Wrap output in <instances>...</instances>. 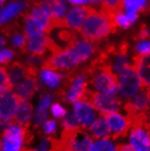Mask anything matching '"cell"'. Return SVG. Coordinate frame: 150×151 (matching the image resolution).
Masks as SVG:
<instances>
[{"label":"cell","instance_id":"obj_19","mask_svg":"<svg viewBox=\"0 0 150 151\" xmlns=\"http://www.w3.org/2000/svg\"><path fill=\"white\" fill-rule=\"evenodd\" d=\"M71 48H73L77 52L81 63L88 59L95 51V45H93L90 41L85 39H77Z\"/></svg>","mask_w":150,"mask_h":151},{"label":"cell","instance_id":"obj_26","mask_svg":"<svg viewBox=\"0 0 150 151\" xmlns=\"http://www.w3.org/2000/svg\"><path fill=\"white\" fill-rule=\"evenodd\" d=\"M62 126L63 129H66V130H73V129L81 127L76 116L72 112L67 113L66 116L62 118Z\"/></svg>","mask_w":150,"mask_h":151},{"label":"cell","instance_id":"obj_23","mask_svg":"<svg viewBox=\"0 0 150 151\" xmlns=\"http://www.w3.org/2000/svg\"><path fill=\"white\" fill-rule=\"evenodd\" d=\"M21 151H60L59 140L53 137H45L36 148H22Z\"/></svg>","mask_w":150,"mask_h":151},{"label":"cell","instance_id":"obj_13","mask_svg":"<svg viewBox=\"0 0 150 151\" xmlns=\"http://www.w3.org/2000/svg\"><path fill=\"white\" fill-rule=\"evenodd\" d=\"M133 68L140 78L142 87L150 88V53L136 56L134 58Z\"/></svg>","mask_w":150,"mask_h":151},{"label":"cell","instance_id":"obj_41","mask_svg":"<svg viewBox=\"0 0 150 151\" xmlns=\"http://www.w3.org/2000/svg\"><path fill=\"white\" fill-rule=\"evenodd\" d=\"M89 0H69V2L74 4V5H83L87 4Z\"/></svg>","mask_w":150,"mask_h":151},{"label":"cell","instance_id":"obj_27","mask_svg":"<svg viewBox=\"0 0 150 151\" xmlns=\"http://www.w3.org/2000/svg\"><path fill=\"white\" fill-rule=\"evenodd\" d=\"M89 151H116V148L109 140L105 138L93 143Z\"/></svg>","mask_w":150,"mask_h":151},{"label":"cell","instance_id":"obj_42","mask_svg":"<svg viewBox=\"0 0 150 151\" xmlns=\"http://www.w3.org/2000/svg\"><path fill=\"white\" fill-rule=\"evenodd\" d=\"M5 44H6V40H5V38L1 37V38H0V48L3 47L5 46Z\"/></svg>","mask_w":150,"mask_h":151},{"label":"cell","instance_id":"obj_43","mask_svg":"<svg viewBox=\"0 0 150 151\" xmlns=\"http://www.w3.org/2000/svg\"><path fill=\"white\" fill-rule=\"evenodd\" d=\"M5 1H6V0H0V6H2Z\"/></svg>","mask_w":150,"mask_h":151},{"label":"cell","instance_id":"obj_44","mask_svg":"<svg viewBox=\"0 0 150 151\" xmlns=\"http://www.w3.org/2000/svg\"><path fill=\"white\" fill-rule=\"evenodd\" d=\"M92 2H94V3H98V2H99V1H101V0H91Z\"/></svg>","mask_w":150,"mask_h":151},{"label":"cell","instance_id":"obj_15","mask_svg":"<svg viewBox=\"0 0 150 151\" xmlns=\"http://www.w3.org/2000/svg\"><path fill=\"white\" fill-rule=\"evenodd\" d=\"M29 16L39 30L46 33H50L53 30V18L40 6L32 9Z\"/></svg>","mask_w":150,"mask_h":151},{"label":"cell","instance_id":"obj_33","mask_svg":"<svg viewBox=\"0 0 150 151\" xmlns=\"http://www.w3.org/2000/svg\"><path fill=\"white\" fill-rule=\"evenodd\" d=\"M57 129V122L55 120H47L44 123V126H43V130L47 135H51L53 134Z\"/></svg>","mask_w":150,"mask_h":151},{"label":"cell","instance_id":"obj_32","mask_svg":"<svg viewBox=\"0 0 150 151\" xmlns=\"http://www.w3.org/2000/svg\"><path fill=\"white\" fill-rule=\"evenodd\" d=\"M51 113L57 118H63L67 114V110L60 104L55 103L51 106Z\"/></svg>","mask_w":150,"mask_h":151},{"label":"cell","instance_id":"obj_37","mask_svg":"<svg viewBox=\"0 0 150 151\" xmlns=\"http://www.w3.org/2000/svg\"><path fill=\"white\" fill-rule=\"evenodd\" d=\"M25 43H26V39H25V37L21 34H18V35H16L15 37L13 38V44L15 47H19L23 50L24 47H25Z\"/></svg>","mask_w":150,"mask_h":151},{"label":"cell","instance_id":"obj_4","mask_svg":"<svg viewBox=\"0 0 150 151\" xmlns=\"http://www.w3.org/2000/svg\"><path fill=\"white\" fill-rule=\"evenodd\" d=\"M81 64L77 52L73 48H66L53 53L42 64L43 69L49 70H69Z\"/></svg>","mask_w":150,"mask_h":151},{"label":"cell","instance_id":"obj_3","mask_svg":"<svg viewBox=\"0 0 150 151\" xmlns=\"http://www.w3.org/2000/svg\"><path fill=\"white\" fill-rule=\"evenodd\" d=\"M60 151H89L93 144V137L85 131V128L78 127L73 130L63 129L59 139Z\"/></svg>","mask_w":150,"mask_h":151},{"label":"cell","instance_id":"obj_40","mask_svg":"<svg viewBox=\"0 0 150 151\" xmlns=\"http://www.w3.org/2000/svg\"><path fill=\"white\" fill-rule=\"evenodd\" d=\"M138 37L137 38H141V39H145V38H147L149 37V32L147 29L146 28H143L140 30V32H139V34L137 36Z\"/></svg>","mask_w":150,"mask_h":151},{"label":"cell","instance_id":"obj_21","mask_svg":"<svg viewBox=\"0 0 150 151\" xmlns=\"http://www.w3.org/2000/svg\"><path fill=\"white\" fill-rule=\"evenodd\" d=\"M89 131L93 138H108L111 135L108 124L102 115L98 119L95 120L89 127Z\"/></svg>","mask_w":150,"mask_h":151},{"label":"cell","instance_id":"obj_6","mask_svg":"<svg viewBox=\"0 0 150 151\" xmlns=\"http://www.w3.org/2000/svg\"><path fill=\"white\" fill-rule=\"evenodd\" d=\"M85 101L88 102L94 109L101 113V115L116 112L118 110L121 102L118 98L112 95L88 91Z\"/></svg>","mask_w":150,"mask_h":151},{"label":"cell","instance_id":"obj_20","mask_svg":"<svg viewBox=\"0 0 150 151\" xmlns=\"http://www.w3.org/2000/svg\"><path fill=\"white\" fill-rule=\"evenodd\" d=\"M45 11L54 18H62L65 16L67 6L59 0H51V1H44L39 5Z\"/></svg>","mask_w":150,"mask_h":151},{"label":"cell","instance_id":"obj_24","mask_svg":"<svg viewBox=\"0 0 150 151\" xmlns=\"http://www.w3.org/2000/svg\"><path fill=\"white\" fill-rule=\"evenodd\" d=\"M25 3L22 2H14L3 8L0 11V24L6 22L7 20L17 15L25 7Z\"/></svg>","mask_w":150,"mask_h":151},{"label":"cell","instance_id":"obj_14","mask_svg":"<svg viewBox=\"0 0 150 151\" xmlns=\"http://www.w3.org/2000/svg\"><path fill=\"white\" fill-rule=\"evenodd\" d=\"M149 127L141 128H133L130 136V142L136 151H149L150 148V137Z\"/></svg>","mask_w":150,"mask_h":151},{"label":"cell","instance_id":"obj_36","mask_svg":"<svg viewBox=\"0 0 150 151\" xmlns=\"http://www.w3.org/2000/svg\"><path fill=\"white\" fill-rule=\"evenodd\" d=\"M52 99H53V96L50 94L44 95L40 99V101H39L37 106L43 107V109H47V107L49 106V105H50V103H51V101H52Z\"/></svg>","mask_w":150,"mask_h":151},{"label":"cell","instance_id":"obj_7","mask_svg":"<svg viewBox=\"0 0 150 151\" xmlns=\"http://www.w3.org/2000/svg\"><path fill=\"white\" fill-rule=\"evenodd\" d=\"M141 82L133 66L119 74L118 89L125 99H131L141 88Z\"/></svg>","mask_w":150,"mask_h":151},{"label":"cell","instance_id":"obj_25","mask_svg":"<svg viewBox=\"0 0 150 151\" xmlns=\"http://www.w3.org/2000/svg\"><path fill=\"white\" fill-rule=\"evenodd\" d=\"M40 77L42 81L44 82L49 88H57L63 79L64 76L58 73H56L53 70L43 69L40 73Z\"/></svg>","mask_w":150,"mask_h":151},{"label":"cell","instance_id":"obj_35","mask_svg":"<svg viewBox=\"0 0 150 151\" xmlns=\"http://www.w3.org/2000/svg\"><path fill=\"white\" fill-rule=\"evenodd\" d=\"M136 50L140 55H146L150 53V42H140L136 46Z\"/></svg>","mask_w":150,"mask_h":151},{"label":"cell","instance_id":"obj_9","mask_svg":"<svg viewBox=\"0 0 150 151\" xmlns=\"http://www.w3.org/2000/svg\"><path fill=\"white\" fill-rule=\"evenodd\" d=\"M102 116L106 118V122L108 124L111 131L110 137L113 139L127 135L128 128L130 127V125L128 123L126 117H124L117 112H111L104 114Z\"/></svg>","mask_w":150,"mask_h":151},{"label":"cell","instance_id":"obj_29","mask_svg":"<svg viewBox=\"0 0 150 151\" xmlns=\"http://www.w3.org/2000/svg\"><path fill=\"white\" fill-rule=\"evenodd\" d=\"M47 109H43V107L37 106L35 113L34 122L36 127H40L47 121Z\"/></svg>","mask_w":150,"mask_h":151},{"label":"cell","instance_id":"obj_1","mask_svg":"<svg viewBox=\"0 0 150 151\" xmlns=\"http://www.w3.org/2000/svg\"><path fill=\"white\" fill-rule=\"evenodd\" d=\"M117 26L115 17H108L102 12L98 13L91 7L84 23L79 29L81 36L90 42H98L116 32Z\"/></svg>","mask_w":150,"mask_h":151},{"label":"cell","instance_id":"obj_10","mask_svg":"<svg viewBox=\"0 0 150 151\" xmlns=\"http://www.w3.org/2000/svg\"><path fill=\"white\" fill-rule=\"evenodd\" d=\"M74 114L83 128H89L95 120V112L94 107L87 101L74 102Z\"/></svg>","mask_w":150,"mask_h":151},{"label":"cell","instance_id":"obj_45","mask_svg":"<svg viewBox=\"0 0 150 151\" xmlns=\"http://www.w3.org/2000/svg\"><path fill=\"white\" fill-rule=\"evenodd\" d=\"M67 151H73V150H71V149H68V150H67Z\"/></svg>","mask_w":150,"mask_h":151},{"label":"cell","instance_id":"obj_17","mask_svg":"<svg viewBox=\"0 0 150 151\" xmlns=\"http://www.w3.org/2000/svg\"><path fill=\"white\" fill-rule=\"evenodd\" d=\"M7 75L10 84L13 88H16L28 75V66H25L19 62H14L8 67Z\"/></svg>","mask_w":150,"mask_h":151},{"label":"cell","instance_id":"obj_11","mask_svg":"<svg viewBox=\"0 0 150 151\" xmlns=\"http://www.w3.org/2000/svg\"><path fill=\"white\" fill-rule=\"evenodd\" d=\"M48 40L49 37L45 36L42 32L27 37L23 51H27L35 56L43 57L48 49Z\"/></svg>","mask_w":150,"mask_h":151},{"label":"cell","instance_id":"obj_28","mask_svg":"<svg viewBox=\"0 0 150 151\" xmlns=\"http://www.w3.org/2000/svg\"><path fill=\"white\" fill-rule=\"evenodd\" d=\"M13 87L10 84L7 71L5 68H0V92L11 91Z\"/></svg>","mask_w":150,"mask_h":151},{"label":"cell","instance_id":"obj_22","mask_svg":"<svg viewBox=\"0 0 150 151\" xmlns=\"http://www.w3.org/2000/svg\"><path fill=\"white\" fill-rule=\"evenodd\" d=\"M125 0H102L101 12L108 17H114L116 14L122 13Z\"/></svg>","mask_w":150,"mask_h":151},{"label":"cell","instance_id":"obj_2","mask_svg":"<svg viewBox=\"0 0 150 151\" xmlns=\"http://www.w3.org/2000/svg\"><path fill=\"white\" fill-rule=\"evenodd\" d=\"M31 135H28L27 127L12 122L3 131L0 138V151H21L23 144L29 142Z\"/></svg>","mask_w":150,"mask_h":151},{"label":"cell","instance_id":"obj_16","mask_svg":"<svg viewBox=\"0 0 150 151\" xmlns=\"http://www.w3.org/2000/svg\"><path fill=\"white\" fill-rule=\"evenodd\" d=\"M65 28L67 27L55 28L57 30L56 33H54L55 37H51L61 49L71 48L75 41L78 39V36L74 31Z\"/></svg>","mask_w":150,"mask_h":151},{"label":"cell","instance_id":"obj_38","mask_svg":"<svg viewBox=\"0 0 150 151\" xmlns=\"http://www.w3.org/2000/svg\"><path fill=\"white\" fill-rule=\"evenodd\" d=\"M27 63H28V66L36 68L37 66H38V65L43 64V58H42V57H39V56L32 55L27 58Z\"/></svg>","mask_w":150,"mask_h":151},{"label":"cell","instance_id":"obj_34","mask_svg":"<svg viewBox=\"0 0 150 151\" xmlns=\"http://www.w3.org/2000/svg\"><path fill=\"white\" fill-rule=\"evenodd\" d=\"M14 57V53L10 49L0 51V64H7Z\"/></svg>","mask_w":150,"mask_h":151},{"label":"cell","instance_id":"obj_39","mask_svg":"<svg viewBox=\"0 0 150 151\" xmlns=\"http://www.w3.org/2000/svg\"><path fill=\"white\" fill-rule=\"evenodd\" d=\"M116 151H136L132 145H118L116 147Z\"/></svg>","mask_w":150,"mask_h":151},{"label":"cell","instance_id":"obj_31","mask_svg":"<svg viewBox=\"0 0 150 151\" xmlns=\"http://www.w3.org/2000/svg\"><path fill=\"white\" fill-rule=\"evenodd\" d=\"M115 22L116 24V26L122 27L123 28H127L129 27L133 23L129 20L126 15L122 14V13H118L115 16Z\"/></svg>","mask_w":150,"mask_h":151},{"label":"cell","instance_id":"obj_8","mask_svg":"<svg viewBox=\"0 0 150 151\" xmlns=\"http://www.w3.org/2000/svg\"><path fill=\"white\" fill-rule=\"evenodd\" d=\"M28 66V65H27ZM38 88L37 69V68L28 66V75L17 87V95L20 99L28 100L32 99Z\"/></svg>","mask_w":150,"mask_h":151},{"label":"cell","instance_id":"obj_5","mask_svg":"<svg viewBox=\"0 0 150 151\" xmlns=\"http://www.w3.org/2000/svg\"><path fill=\"white\" fill-rule=\"evenodd\" d=\"M19 102L20 99L16 93H0V131H4L13 122Z\"/></svg>","mask_w":150,"mask_h":151},{"label":"cell","instance_id":"obj_18","mask_svg":"<svg viewBox=\"0 0 150 151\" xmlns=\"http://www.w3.org/2000/svg\"><path fill=\"white\" fill-rule=\"evenodd\" d=\"M32 110H33V107H32V105L30 102H28V100L20 99L13 122L22 127H28L32 116Z\"/></svg>","mask_w":150,"mask_h":151},{"label":"cell","instance_id":"obj_12","mask_svg":"<svg viewBox=\"0 0 150 151\" xmlns=\"http://www.w3.org/2000/svg\"><path fill=\"white\" fill-rule=\"evenodd\" d=\"M90 9L91 6H77L73 8L67 15V17L63 18V23L65 27H69L79 31Z\"/></svg>","mask_w":150,"mask_h":151},{"label":"cell","instance_id":"obj_46","mask_svg":"<svg viewBox=\"0 0 150 151\" xmlns=\"http://www.w3.org/2000/svg\"><path fill=\"white\" fill-rule=\"evenodd\" d=\"M59 1H60V0H59Z\"/></svg>","mask_w":150,"mask_h":151},{"label":"cell","instance_id":"obj_30","mask_svg":"<svg viewBox=\"0 0 150 151\" xmlns=\"http://www.w3.org/2000/svg\"><path fill=\"white\" fill-rule=\"evenodd\" d=\"M26 23H27V28H26V35L27 37H30V36H33L35 34L37 33H41V30H39L37 26L35 25L34 21L32 20L31 17L28 15L26 16Z\"/></svg>","mask_w":150,"mask_h":151}]
</instances>
